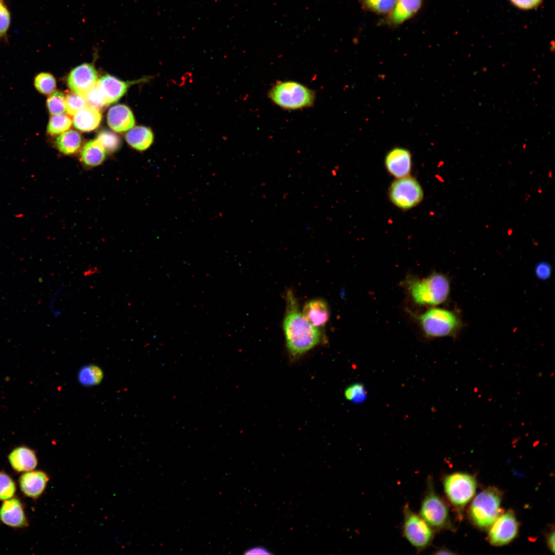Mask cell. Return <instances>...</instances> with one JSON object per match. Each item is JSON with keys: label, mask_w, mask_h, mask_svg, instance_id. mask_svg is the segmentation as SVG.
Segmentation results:
<instances>
[{"label": "cell", "mask_w": 555, "mask_h": 555, "mask_svg": "<svg viewBox=\"0 0 555 555\" xmlns=\"http://www.w3.org/2000/svg\"><path fill=\"white\" fill-rule=\"evenodd\" d=\"M125 139L132 147L143 151L153 144L154 134L150 128L138 126L130 129L125 135Z\"/></svg>", "instance_id": "21"}, {"label": "cell", "mask_w": 555, "mask_h": 555, "mask_svg": "<svg viewBox=\"0 0 555 555\" xmlns=\"http://www.w3.org/2000/svg\"><path fill=\"white\" fill-rule=\"evenodd\" d=\"M548 545L550 548V550L554 553V532L552 531L549 535L548 537Z\"/></svg>", "instance_id": "38"}, {"label": "cell", "mask_w": 555, "mask_h": 555, "mask_svg": "<svg viewBox=\"0 0 555 555\" xmlns=\"http://www.w3.org/2000/svg\"><path fill=\"white\" fill-rule=\"evenodd\" d=\"M55 143L61 153L65 155H72L80 148L82 138L78 132L69 130L59 135L56 139Z\"/></svg>", "instance_id": "23"}, {"label": "cell", "mask_w": 555, "mask_h": 555, "mask_svg": "<svg viewBox=\"0 0 555 555\" xmlns=\"http://www.w3.org/2000/svg\"><path fill=\"white\" fill-rule=\"evenodd\" d=\"M105 150L96 139L86 142L80 153L82 162L86 165L91 167L101 164L105 160Z\"/></svg>", "instance_id": "22"}, {"label": "cell", "mask_w": 555, "mask_h": 555, "mask_svg": "<svg viewBox=\"0 0 555 555\" xmlns=\"http://www.w3.org/2000/svg\"><path fill=\"white\" fill-rule=\"evenodd\" d=\"M388 195L392 203L403 210L415 207L423 197L419 183L415 178L409 176L397 178L391 184Z\"/></svg>", "instance_id": "9"}, {"label": "cell", "mask_w": 555, "mask_h": 555, "mask_svg": "<svg viewBox=\"0 0 555 555\" xmlns=\"http://www.w3.org/2000/svg\"><path fill=\"white\" fill-rule=\"evenodd\" d=\"M8 459L12 468L20 473L34 470L38 465L35 451L25 446L13 449L8 454Z\"/></svg>", "instance_id": "16"}, {"label": "cell", "mask_w": 555, "mask_h": 555, "mask_svg": "<svg viewBox=\"0 0 555 555\" xmlns=\"http://www.w3.org/2000/svg\"><path fill=\"white\" fill-rule=\"evenodd\" d=\"M48 481L49 477L45 472L32 470L23 472L19 478L18 484L24 495L37 499L45 491Z\"/></svg>", "instance_id": "14"}, {"label": "cell", "mask_w": 555, "mask_h": 555, "mask_svg": "<svg viewBox=\"0 0 555 555\" xmlns=\"http://www.w3.org/2000/svg\"><path fill=\"white\" fill-rule=\"evenodd\" d=\"M385 164L387 171L397 178L409 176L412 166L411 153L404 148H394L387 154Z\"/></svg>", "instance_id": "15"}, {"label": "cell", "mask_w": 555, "mask_h": 555, "mask_svg": "<svg viewBox=\"0 0 555 555\" xmlns=\"http://www.w3.org/2000/svg\"><path fill=\"white\" fill-rule=\"evenodd\" d=\"M361 8L367 12L386 16L392 11L396 0H359Z\"/></svg>", "instance_id": "25"}, {"label": "cell", "mask_w": 555, "mask_h": 555, "mask_svg": "<svg viewBox=\"0 0 555 555\" xmlns=\"http://www.w3.org/2000/svg\"><path fill=\"white\" fill-rule=\"evenodd\" d=\"M424 0H396L393 8L383 20V24L395 28L415 16L423 6Z\"/></svg>", "instance_id": "12"}, {"label": "cell", "mask_w": 555, "mask_h": 555, "mask_svg": "<svg viewBox=\"0 0 555 555\" xmlns=\"http://www.w3.org/2000/svg\"><path fill=\"white\" fill-rule=\"evenodd\" d=\"M551 266L547 262H540L535 266V275L540 280L544 281L549 279L551 275Z\"/></svg>", "instance_id": "35"}, {"label": "cell", "mask_w": 555, "mask_h": 555, "mask_svg": "<svg viewBox=\"0 0 555 555\" xmlns=\"http://www.w3.org/2000/svg\"><path fill=\"white\" fill-rule=\"evenodd\" d=\"M427 485L419 515L433 529H444L450 523L448 508L442 499L435 492L431 477H428Z\"/></svg>", "instance_id": "6"}, {"label": "cell", "mask_w": 555, "mask_h": 555, "mask_svg": "<svg viewBox=\"0 0 555 555\" xmlns=\"http://www.w3.org/2000/svg\"><path fill=\"white\" fill-rule=\"evenodd\" d=\"M36 89L43 95H49L54 91L56 81L53 76L47 72H41L34 79Z\"/></svg>", "instance_id": "27"}, {"label": "cell", "mask_w": 555, "mask_h": 555, "mask_svg": "<svg viewBox=\"0 0 555 555\" xmlns=\"http://www.w3.org/2000/svg\"><path fill=\"white\" fill-rule=\"evenodd\" d=\"M10 21V14L7 6L3 1H0V38H3L6 35Z\"/></svg>", "instance_id": "34"}, {"label": "cell", "mask_w": 555, "mask_h": 555, "mask_svg": "<svg viewBox=\"0 0 555 555\" xmlns=\"http://www.w3.org/2000/svg\"><path fill=\"white\" fill-rule=\"evenodd\" d=\"M16 484L12 477L4 471H0V501H5L14 496Z\"/></svg>", "instance_id": "30"}, {"label": "cell", "mask_w": 555, "mask_h": 555, "mask_svg": "<svg viewBox=\"0 0 555 555\" xmlns=\"http://www.w3.org/2000/svg\"><path fill=\"white\" fill-rule=\"evenodd\" d=\"M66 112L73 116L80 110L87 106L83 96L75 93H69L65 96Z\"/></svg>", "instance_id": "32"}, {"label": "cell", "mask_w": 555, "mask_h": 555, "mask_svg": "<svg viewBox=\"0 0 555 555\" xmlns=\"http://www.w3.org/2000/svg\"><path fill=\"white\" fill-rule=\"evenodd\" d=\"M103 378V372L101 368L91 364L82 367L78 374L79 382L85 386L98 385L102 381Z\"/></svg>", "instance_id": "24"}, {"label": "cell", "mask_w": 555, "mask_h": 555, "mask_svg": "<svg viewBox=\"0 0 555 555\" xmlns=\"http://www.w3.org/2000/svg\"><path fill=\"white\" fill-rule=\"evenodd\" d=\"M71 124V119L66 115H52L49 119L47 131L51 135L60 134L68 130Z\"/></svg>", "instance_id": "26"}, {"label": "cell", "mask_w": 555, "mask_h": 555, "mask_svg": "<svg viewBox=\"0 0 555 555\" xmlns=\"http://www.w3.org/2000/svg\"><path fill=\"white\" fill-rule=\"evenodd\" d=\"M501 493L496 488L488 487L474 499L470 507V515L479 527L490 526L501 512Z\"/></svg>", "instance_id": "5"}, {"label": "cell", "mask_w": 555, "mask_h": 555, "mask_svg": "<svg viewBox=\"0 0 555 555\" xmlns=\"http://www.w3.org/2000/svg\"><path fill=\"white\" fill-rule=\"evenodd\" d=\"M403 285L412 301L419 306H436L445 303L450 292V282L444 274L434 272L420 278L408 276Z\"/></svg>", "instance_id": "2"}, {"label": "cell", "mask_w": 555, "mask_h": 555, "mask_svg": "<svg viewBox=\"0 0 555 555\" xmlns=\"http://www.w3.org/2000/svg\"><path fill=\"white\" fill-rule=\"evenodd\" d=\"M286 301L284 333L288 352L292 358H296L318 345L322 335L319 328L304 317L291 291L287 292Z\"/></svg>", "instance_id": "1"}, {"label": "cell", "mask_w": 555, "mask_h": 555, "mask_svg": "<svg viewBox=\"0 0 555 555\" xmlns=\"http://www.w3.org/2000/svg\"><path fill=\"white\" fill-rule=\"evenodd\" d=\"M403 534L418 551L427 548L434 538L432 528L419 514L413 512L406 504L403 508Z\"/></svg>", "instance_id": "7"}, {"label": "cell", "mask_w": 555, "mask_h": 555, "mask_svg": "<svg viewBox=\"0 0 555 555\" xmlns=\"http://www.w3.org/2000/svg\"><path fill=\"white\" fill-rule=\"evenodd\" d=\"M88 106L98 110L102 109L107 104L96 84L83 96Z\"/></svg>", "instance_id": "33"}, {"label": "cell", "mask_w": 555, "mask_h": 555, "mask_svg": "<svg viewBox=\"0 0 555 555\" xmlns=\"http://www.w3.org/2000/svg\"><path fill=\"white\" fill-rule=\"evenodd\" d=\"M411 313L424 336L429 339L455 336L462 326L455 312L444 308L433 306L421 313Z\"/></svg>", "instance_id": "3"}, {"label": "cell", "mask_w": 555, "mask_h": 555, "mask_svg": "<svg viewBox=\"0 0 555 555\" xmlns=\"http://www.w3.org/2000/svg\"><path fill=\"white\" fill-rule=\"evenodd\" d=\"M107 119L110 127L118 132L130 130L135 124L132 112L127 106L123 104L112 107L108 112Z\"/></svg>", "instance_id": "18"}, {"label": "cell", "mask_w": 555, "mask_h": 555, "mask_svg": "<svg viewBox=\"0 0 555 555\" xmlns=\"http://www.w3.org/2000/svg\"><path fill=\"white\" fill-rule=\"evenodd\" d=\"M302 312L307 320L318 328L324 326L329 318L328 305L321 299L308 301L305 304Z\"/></svg>", "instance_id": "19"}, {"label": "cell", "mask_w": 555, "mask_h": 555, "mask_svg": "<svg viewBox=\"0 0 555 555\" xmlns=\"http://www.w3.org/2000/svg\"><path fill=\"white\" fill-rule=\"evenodd\" d=\"M489 532V540L496 546L505 545L511 542L517 535L518 524L513 512L509 510L498 516L491 525Z\"/></svg>", "instance_id": "10"}, {"label": "cell", "mask_w": 555, "mask_h": 555, "mask_svg": "<svg viewBox=\"0 0 555 555\" xmlns=\"http://www.w3.org/2000/svg\"><path fill=\"white\" fill-rule=\"evenodd\" d=\"M46 106L52 115L64 114L66 113L65 97L60 91H54L47 98Z\"/></svg>", "instance_id": "29"}, {"label": "cell", "mask_w": 555, "mask_h": 555, "mask_svg": "<svg viewBox=\"0 0 555 555\" xmlns=\"http://www.w3.org/2000/svg\"><path fill=\"white\" fill-rule=\"evenodd\" d=\"M269 96L276 105L287 109L310 106L314 100V95L311 90L293 81L277 83L271 88Z\"/></svg>", "instance_id": "4"}, {"label": "cell", "mask_w": 555, "mask_h": 555, "mask_svg": "<svg viewBox=\"0 0 555 555\" xmlns=\"http://www.w3.org/2000/svg\"><path fill=\"white\" fill-rule=\"evenodd\" d=\"M101 118V113L99 110L87 106L75 114L72 122L77 129L89 132L99 126Z\"/></svg>", "instance_id": "20"}, {"label": "cell", "mask_w": 555, "mask_h": 555, "mask_svg": "<svg viewBox=\"0 0 555 555\" xmlns=\"http://www.w3.org/2000/svg\"><path fill=\"white\" fill-rule=\"evenodd\" d=\"M520 8L528 9L538 6L542 0H510Z\"/></svg>", "instance_id": "36"}, {"label": "cell", "mask_w": 555, "mask_h": 555, "mask_svg": "<svg viewBox=\"0 0 555 555\" xmlns=\"http://www.w3.org/2000/svg\"><path fill=\"white\" fill-rule=\"evenodd\" d=\"M96 140L101 144L106 152L116 151L121 145V139L115 133L109 131H102L97 135Z\"/></svg>", "instance_id": "28"}, {"label": "cell", "mask_w": 555, "mask_h": 555, "mask_svg": "<svg viewBox=\"0 0 555 555\" xmlns=\"http://www.w3.org/2000/svg\"><path fill=\"white\" fill-rule=\"evenodd\" d=\"M97 86L107 105L117 102L127 91L128 84L110 75L98 80Z\"/></svg>", "instance_id": "17"}, {"label": "cell", "mask_w": 555, "mask_h": 555, "mask_svg": "<svg viewBox=\"0 0 555 555\" xmlns=\"http://www.w3.org/2000/svg\"><path fill=\"white\" fill-rule=\"evenodd\" d=\"M367 392L364 385L361 383H353L346 388L344 391L345 398L354 403H361L367 398Z\"/></svg>", "instance_id": "31"}, {"label": "cell", "mask_w": 555, "mask_h": 555, "mask_svg": "<svg viewBox=\"0 0 555 555\" xmlns=\"http://www.w3.org/2000/svg\"><path fill=\"white\" fill-rule=\"evenodd\" d=\"M98 81V73L90 64H83L75 68L70 72L67 84L75 94L83 96L94 86Z\"/></svg>", "instance_id": "11"}, {"label": "cell", "mask_w": 555, "mask_h": 555, "mask_svg": "<svg viewBox=\"0 0 555 555\" xmlns=\"http://www.w3.org/2000/svg\"><path fill=\"white\" fill-rule=\"evenodd\" d=\"M245 554H270L271 552L269 551L266 548L256 546L253 548H251L247 550Z\"/></svg>", "instance_id": "37"}, {"label": "cell", "mask_w": 555, "mask_h": 555, "mask_svg": "<svg viewBox=\"0 0 555 555\" xmlns=\"http://www.w3.org/2000/svg\"><path fill=\"white\" fill-rule=\"evenodd\" d=\"M445 493L450 502L457 509L462 508L473 496L476 482L469 474L454 473L443 479Z\"/></svg>", "instance_id": "8"}, {"label": "cell", "mask_w": 555, "mask_h": 555, "mask_svg": "<svg viewBox=\"0 0 555 555\" xmlns=\"http://www.w3.org/2000/svg\"><path fill=\"white\" fill-rule=\"evenodd\" d=\"M0 1H3V0H0Z\"/></svg>", "instance_id": "40"}, {"label": "cell", "mask_w": 555, "mask_h": 555, "mask_svg": "<svg viewBox=\"0 0 555 555\" xmlns=\"http://www.w3.org/2000/svg\"><path fill=\"white\" fill-rule=\"evenodd\" d=\"M435 554H452V553H453V552H450V551H449L448 550L442 549H439V550H437L436 552H435Z\"/></svg>", "instance_id": "39"}, {"label": "cell", "mask_w": 555, "mask_h": 555, "mask_svg": "<svg viewBox=\"0 0 555 555\" xmlns=\"http://www.w3.org/2000/svg\"><path fill=\"white\" fill-rule=\"evenodd\" d=\"M0 521L5 525L21 528L28 525L23 505L16 497L3 501L0 507Z\"/></svg>", "instance_id": "13"}]
</instances>
